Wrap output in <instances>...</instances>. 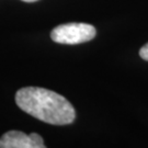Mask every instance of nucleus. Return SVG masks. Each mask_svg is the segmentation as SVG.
I'll list each match as a JSON object with an SVG mask.
<instances>
[{
  "mask_svg": "<svg viewBox=\"0 0 148 148\" xmlns=\"http://www.w3.org/2000/svg\"><path fill=\"white\" fill-rule=\"evenodd\" d=\"M97 30L88 23H66L54 27L51 32V38L54 42L66 45H76L95 38Z\"/></svg>",
  "mask_w": 148,
  "mask_h": 148,
  "instance_id": "2",
  "label": "nucleus"
},
{
  "mask_svg": "<svg viewBox=\"0 0 148 148\" xmlns=\"http://www.w3.org/2000/svg\"><path fill=\"white\" fill-rule=\"evenodd\" d=\"M139 55H140V57H142V58L148 62V43L140 48V51H139Z\"/></svg>",
  "mask_w": 148,
  "mask_h": 148,
  "instance_id": "4",
  "label": "nucleus"
},
{
  "mask_svg": "<svg viewBox=\"0 0 148 148\" xmlns=\"http://www.w3.org/2000/svg\"><path fill=\"white\" fill-rule=\"evenodd\" d=\"M24 2H35V1H38V0H22Z\"/></svg>",
  "mask_w": 148,
  "mask_h": 148,
  "instance_id": "5",
  "label": "nucleus"
},
{
  "mask_svg": "<svg viewBox=\"0 0 148 148\" xmlns=\"http://www.w3.org/2000/svg\"><path fill=\"white\" fill-rule=\"evenodd\" d=\"M41 135L25 134L20 131H9L0 138V148H45Z\"/></svg>",
  "mask_w": 148,
  "mask_h": 148,
  "instance_id": "3",
  "label": "nucleus"
},
{
  "mask_svg": "<svg viewBox=\"0 0 148 148\" xmlns=\"http://www.w3.org/2000/svg\"><path fill=\"white\" fill-rule=\"evenodd\" d=\"M16 103L22 111L52 125L71 124L76 119L73 104L52 90L24 87L16 91Z\"/></svg>",
  "mask_w": 148,
  "mask_h": 148,
  "instance_id": "1",
  "label": "nucleus"
}]
</instances>
